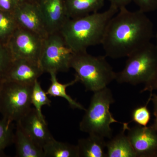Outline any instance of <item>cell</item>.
Segmentation results:
<instances>
[{"instance_id":"6da1fadb","label":"cell","mask_w":157,"mask_h":157,"mask_svg":"<svg viewBox=\"0 0 157 157\" xmlns=\"http://www.w3.org/2000/svg\"><path fill=\"white\" fill-rule=\"evenodd\" d=\"M154 25L145 13L121 8L109 20L102 41L106 56L128 57L151 42Z\"/></svg>"},{"instance_id":"7a4b0ae2","label":"cell","mask_w":157,"mask_h":157,"mask_svg":"<svg viewBox=\"0 0 157 157\" xmlns=\"http://www.w3.org/2000/svg\"><path fill=\"white\" fill-rule=\"evenodd\" d=\"M118 9L110 6L104 12H96L69 18L59 31L68 46L74 52L86 51L91 46L102 44L107 24Z\"/></svg>"},{"instance_id":"3957f363","label":"cell","mask_w":157,"mask_h":157,"mask_svg":"<svg viewBox=\"0 0 157 157\" xmlns=\"http://www.w3.org/2000/svg\"><path fill=\"white\" fill-rule=\"evenodd\" d=\"M70 66L76 72L75 77L86 91L94 92L100 90L115 80L116 73L106 57L94 56L87 51L74 53Z\"/></svg>"},{"instance_id":"277c9868","label":"cell","mask_w":157,"mask_h":157,"mask_svg":"<svg viewBox=\"0 0 157 157\" xmlns=\"http://www.w3.org/2000/svg\"><path fill=\"white\" fill-rule=\"evenodd\" d=\"M94 93L89 106L85 110L79 123V129L89 135L110 139L113 134L110 125L121 123L113 117L109 110L110 105L115 102L112 91L107 87Z\"/></svg>"},{"instance_id":"5b68a950","label":"cell","mask_w":157,"mask_h":157,"mask_svg":"<svg viewBox=\"0 0 157 157\" xmlns=\"http://www.w3.org/2000/svg\"><path fill=\"white\" fill-rule=\"evenodd\" d=\"M157 70V45L151 42L128 57L124 67L116 73L118 83L136 85L148 82Z\"/></svg>"},{"instance_id":"8992f818","label":"cell","mask_w":157,"mask_h":157,"mask_svg":"<svg viewBox=\"0 0 157 157\" xmlns=\"http://www.w3.org/2000/svg\"><path fill=\"white\" fill-rule=\"evenodd\" d=\"M33 86L3 81L0 93V113L11 122L20 120L30 109Z\"/></svg>"},{"instance_id":"52a82bcc","label":"cell","mask_w":157,"mask_h":157,"mask_svg":"<svg viewBox=\"0 0 157 157\" xmlns=\"http://www.w3.org/2000/svg\"><path fill=\"white\" fill-rule=\"evenodd\" d=\"M74 54L59 32L49 34L44 39L40 67L44 73L68 72Z\"/></svg>"},{"instance_id":"ba28073f","label":"cell","mask_w":157,"mask_h":157,"mask_svg":"<svg viewBox=\"0 0 157 157\" xmlns=\"http://www.w3.org/2000/svg\"><path fill=\"white\" fill-rule=\"evenodd\" d=\"M44 39L38 34L18 27L6 45L14 59H22L40 65Z\"/></svg>"},{"instance_id":"9c48e42d","label":"cell","mask_w":157,"mask_h":157,"mask_svg":"<svg viewBox=\"0 0 157 157\" xmlns=\"http://www.w3.org/2000/svg\"><path fill=\"white\" fill-rule=\"evenodd\" d=\"M128 137L137 157H156L157 132L152 126L128 128Z\"/></svg>"},{"instance_id":"30bf717a","label":"cell","mask_w":157,"mask_h":157,"mask_svg":"<svg viewBox=\"0 0 157 157\" xmlns=\"http://www.w3.org/2000/svg\"><path fill=\"white\" fill-rule=\"evenodd\" d=\"M13 14L19 27L43 38L49 34L36 3L20 2Z\"/></svg>"},{"instance_id":"8fae6325","label":"cell","mask_w":157,"mask_h":157,"mask_svg":"<svg viewBox=\"0 0 157 157\" xmlns=\"http://www.w3.org/2000/svg\"><path fill=\"white\" fill-rule=\"evenodd\" d=\"M48 33L59 32L69 17L64 0H36Z\"/></svg>"},{"instance_id":"7c38bea8","label":"cell","mask_w":157,"mask_h":157,"mask_svg":"<svg viewBox=\"0 0 157 157\" xmlns=\"http://www.w3.org/2000/svg\"><path fill=\"white\" fill-rule=\"evenodd\" d=\"M24 132L39 145L43 147L53 137L48 130L45 119L42 118L34 108L18 121Z\"/></svg>"},{"instance_id":"4fadbf2b","label":"cell","mask_w":157,"mask_h":157,"mask_svg":"<svg viewBox=\"0 0 157 157\" xmlns=\"http://www.w3.org/2000/svg\"><path fill=\"white\" fill-rule=\"evenodd\" d=\"M43 73L39 64L22 59H14L4 81L33 86Z\"/></svg>"},{"instance_id":"5bb4252c","label":"cell","mask_w":157,"mask_h":157,"mask_svg":"<svg viewBox=\"0 0 157 157\" xmlns=\"http://www.w3.org/2000/svg\"><path fill=\"white\" fill-rule=\"evenodd\" d=\"M14 141L17 157H44L43 148L24 132L20 124L16 122Z\"/></svg>"},{"instance_id":"9a60e30c","label":"cell","mask_w":157,"mask_h":157,"mask_svg":"<svg viewBox=\"0 0 157 157\" xmlns=\"http://www.w3.org/2000/svg\"><path fill=\"white\" fill-rule=\"evenodd\" d=\"M128 123H123V129L115 137L106 142L107 157H137L128 135L125 132Z\"/></svg>"},{"instance_id":"2e32d148","label":"cell","mask_w":157,"mask_h":157,"mask_svg":"<svg viewBox=\"0 0 157 157\" xmlns=\"http://www.w3.org/2000/svg\"><path fill=\"white\" fill-rule=\"evenodd\" d=\"M69 18H77L98 12L105 0H64Z\"/></svg>"},{"instance_id":"e0dca14e","label":"cell","mask_w":157,"mask_h":157,"mask_svg":"<svg viewBox=\"0 0 157 157\" xmlns=\"http://www.w3.org/2000/svg\"><path fill=\"white\" fill-rule=\"evenodd\" d=\"M77 146L79 157H107L105 138L98 135H89L86 138L79 139Z\"/></svg>"},{"instance_id":"ac0fdd59","label":"cell","mask_w":157,"mask_h":157,"mask_svg":"<svg viewBox=\"0 0 157 157\" xmlns=\"http://www.w3.org/2000/svg\"><path fill=\"white\" fill-rule=\"evenodd\" d=\"M50 80L51 83L46 93L48 95L52 97H59L64 98L67 101L70 107L73 109H77L80 110H85L86 109L82 105L78 102L73 100L67 93V88L69 86H73L78 82V78L75 77L74 80L68 82L63 84L58 81L57 78V73H50Z\"/></svg>"},{"instance_id":"d6986e66","label":"cell","mask_w":157,"mask_h":157,"mask_svg":"<svg viewBox=\"0 0 157 157\" xmlns=\"http://www.w3.org/2000/svg\"><path fill=\"white\" fill-rule=\"evenodd\" d=\"M44 157H79L77 145L60 142L54 137L43 147Z\"/></svg>"},{"instance_id":"ffe728a7","label":"cell","mask_w":157,"mask_h":157,"mask_svg":"<svg viewBox=\"0 0 157 157\" xmlns=\"http://www.w3.org/2000/svg\"><path fill=\"white\" fill-rule=\"evenodd\" d=\"M18 27L13 14L0 10V42L7 44Z\"/></svg>"},{"instance_id":"44dd1931","label":"cell","mask_w":157,"mask_h":157,"mask_svg":"<svg viewBox=\"0 0 157 157\" xmlns=\"http://www.w3.org/2000/svg\"><path fill=\"white\" fill-rule=\"evenodd\" d=\"M48 95L46 92L42 88L38 80H36L32 89L31 103L38 114L43 119H45V117L42 113V107L45 105L50 106L51 104Z\"/></svg>"},{"instance_id":"7402d4cb","label":"cell","mask_w":157,"mask_h":157,"mask_svg":"<svg viewBox=\"0 0 157 157\" xmlns=\"http://www.w3.org/2000/svg\"><path fill=\"white\" fill-rule=\"evenodd\" d=\"M12 123L3 117L0 119V152L14 141Z\"/></svg>"},{"instance_id":"603a6c76","label":"cell","mask_w":157,"mask_h":157,"mask_svg":"<svg viewBox=\"0 0 157 157\" xmlns=\"http://www.w3.org/2000/svg\"><path fill=\"white\" fill-rule=\"evenodd\" d=\"M14 59L6 44L0 42V82L5 80Z\"/></svg>"},{"instance_id":"cb8c5ba5","label":"cell","mask_w":157,"mask_h":157,"mask_svg":"<svg viewBox=\"0 0 157 157\" xmlns=\"http://www.w3.org/2000/svg\"><path fill=\"white\" fill-rule=\"evenodd\" d=\"M151 101V95L145 105L139 106L133 109L132 114V121L137 125L147 126L151 119V114L149 110L148 104Z\"/></svg>"},{"instance_id":"d4e9b609","label":"cell","mask_w":157,"mask_h":157,"mask_svg":"<svg viewBox=\"0 0 157 157\" xmlns=\"http://www.w3.org/2000/svg\"><path fill=\"white\" fill-rule=\"evenodd\" d=\"M140 11L146 13L157 10V0H132Z\"/></svg>"},{"instance_id":"484cf974","label":"cell","mask_w":157,"mask_h":157,"mask_svg":"<svg viewBox=\"0 0 157 157\" xmlns=\"http://www.w3.org/2000/svg\"><path fill=\"white\" fill-rule=\"evenodd\" d=\"M20 2V0H0V10L13 14Z\"/></svg>"},{"instance_id":"4316f807","label":"cell","mask_w":157,"mask_h":157,"mask_svg":"<svg viewBox=\"0 0 157 157\" xmlns=\"http://www.w3.org/2000/svg\"><path fill=\"white\" fill-rule=\"evenodd\" d=\"M144 85L145 86L141 90V93L145 91L153 92V91L157 90V70L151 79Z\"/></svg>"},{"instance_id":"83f0119b","label":"cell","mask_w":157,"mask_h":157,"mask_svg":"<svg viewBox=\"0 0 157 157\" xmlns=\"http://www.w3.org/2000/svg\"><path fill=\"white\" fill-rule=\"evenodd\" d=\"M150 93L151 101L153 105L154 115L155 116V120L154 123L152 125L157 132V95Z\"/></svg>"},{"instance_id":"f1b7e54d","label":"cell","mask_w":157,"mask_h":157,"mask_svg":"<svg viewBox=\"0 0 157 157\" xmlns=\"http://www.w3.org/2000/svg\"><path fill=\"white\" fill-rule=\"evenodd\" d=\"M110 6H113L118 9L126 7L131 2L132 0H108Z\"/></svg>"},{"instance_id":"f546056e","label":"cell","mask_w":157,"mask_h":157,"mask_svg":"<svg viewBox=\"0 0 157 157\" xmlns=\"http://www.w3.org/2000/svg\"><path fill=\"white\" fill-rule=\"evenodd\" d=\"M21 2H27L36 3V0H20Z\"/></svg>"},{"instance_id":"4dcf8cb0","label":"cell","mask_w":157,"mask_h":157,"mask_svg":"<svg viewBox=\"0 0 157 157\" xmlns=\"http://www.w3.org/2000/svg\"><path fill=\"white\" fill-rule=\"evenodd\" d=\"M2 82H0V93H1V88H2Z\"/></svg>"},{"instance_id":"1f68e13d","label":"cell","mask_w":157,"mask_h":157,"mask_svg":"<svg viewBox=\"0 0 157 157\" xmlns=\"http://www.w3.org/2000/svg\"><path fill=\"white\" fill-rule=\"evenodd\" d=\"M156 45H157V33L156 35Z\"/></svg>"},{"instance_id":"d6a6232c","label":"cell","mask_w":157,"mask_h":157,"mask_svg":"<svg viewBox=\"0 0 157 157\" xmlns=\"http://www.w3.org/2000/svg\"><path fill=\"white\" fill-rule=\"evenodd\" d=\"M156 157H157V154L156 155Z\"/></svg>"}]
</instances>
